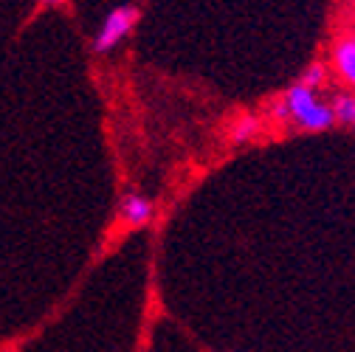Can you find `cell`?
I'll return each mask as SVG.
<instances>
[{
  "instance_id": "obj_1",
  "label": "cell",
  "mask_w": 355,
  "mask_h": 352,
  "mask_svg": "<svg viewBox=\"0 0 355 352\" xmlns=\"http://www.w3.org/2000/svg\"><path fill=\"white\" fill-rule=\"evenodd\" d=\"M277 116L282 121L296 124L299 130H310V133H319V130H327L336 124L333 107L319 96V91H313V87H307L302 82L288 87V94L277 105Z\"/></svg>"
},
{
  "instance_id": "obj_2",
  "label": "cell",
  "mask_w": 355,
  "mask_h": 352,
  "mask_svg": "<svg viewBox=\"0 0 355 352\" xmlns=\"http://www.w3.org/2000/svg\"><path fill=\"white\" fill-rule=\"evenodd\" d=\"M136 23H139V6H132V3L116 6L110 15H105V20L99 23V28L94 34V54L116 51L130 37V31L136 28Z\"/></svg>"
},
{
  "instance_id": "obj_3",
  "label": "cell",
  "mask_w": 355,
  "mask_h": 352,
  "mask_svg": "<svg viewBox=\"0 0 355 352\" xmlns=\"http://www.w3.org/2000/svg\"><path fill=\"white\" fill-rule=\"evenodd\" d=\"M153 214H155L153 200L144 197V195H139V192L121 195V200H119V206H116V217L121 220L127 229H141V226H147L150 220H153Z\"/></svg>"
},
{
  "instance_id": "obj_4",
  "label": "cell",
  "mask_w": 355,
  "mask_h": 352,
  "mask_svg": "<svg viewBox=\"0 0 355 352\" xmlns=\"http://www.w3.org/2000/svg\"><path fill=\"white\" fill-rule=\"evenodd\" d=\"M333 71L336 76L355 91V34H344L333 46Z\"/></svg>"
},
{
  "instance_id": "obj_5",
  "label": "cell",
  "mask_w": 355,
  "mask_h": 352,
  "mask_svg": "<svg viewBox=\"0 0 355 352\" xmlns=\"http://www.w3.org/2000/svg\"><path fill=\"white\" fill-rule=\"evenodd\" d=\"M330 107H333L336 124H341V127H355V91L338 94V96L330 102Z\"/></svg>"
},
{
  "instance_id": "obj_6",
  "label": "cell",
  "mask_w": 355,
  "mask_h": 352,
  "mask_svg": "<svg viewBox=\"0 0 355 352\" xmlns=\"http://www.w3.org/2000/svg\"><path fill=\"white\" fill-rule=\"evenodd\" d=\"M324 76H327V68L316 62V65H310V68L302 73V79H299V82H302V85H307V87H313V91H319V87L324 85Z\"/></svg>"
},
{
  "instance_id": "obj_7",
  "label": "cell",
  "mask_w": 355,
  "mask_h": 352,
  "mask_svg": "<svg viewBox=\"0 0 355 352\" xmlns=\"http://www.w3.org/2000/svg\"><path fill=\"white\" fill-rule=\"evenodd\" d=\"M254 130H257V121H254V118H245L243 124H237V130H234V139H237V141H240V139L245 141V139H251Z\"/></svg>"
},
{
  "instance_id": "obj_8",
  "label": "cell",
  "mask_w": 355,
  "mask_h": 352,
  "mask_svg": "<svg viewBox=\"0 0 355 352\" xmlns=\"http://www.w3.org/2000/svg\"><path fill=\"white\" fill-rule=\"evenodd\" d=\"M34 3H40V6L51 9V6H62V3H68V0H34Z\"/></svg>"
}]
</instances>
